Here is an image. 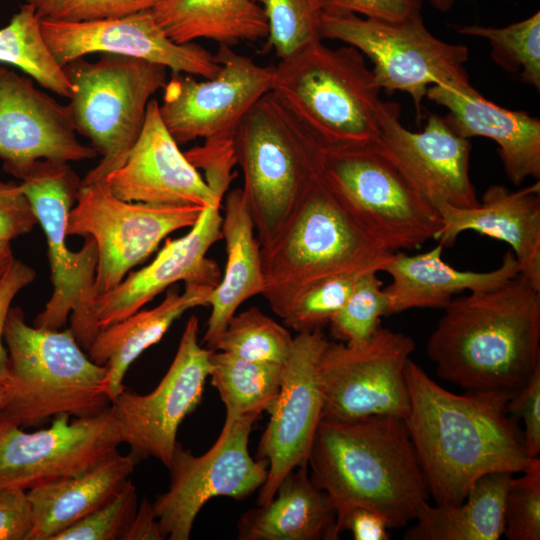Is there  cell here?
Returning <instances> with one entry per match:
<instances>
[{"mask_svg": "<svg viewBox=\"0 0 540 540\" xmlns=\"http://www.w3.org/2000/svg\"><path fill=\"white\" fill-rule=\"evenodd\" d=\"M394 253L360 225L316 173L278 235L261 248L262 296L283 319L317 282L383 271Z\"/></svg>", "mask_w": 540, "mask_h": 540, "instance_id": "277c9868", "label": "cell"}, {"mask_svg": "<svg viewBox=\"0 0 540 540\" xmlns=\"http://www.w3.org/2000/svg\"><path fill=\"white\" fill-rule=\"evenodd\" d=\"M33 509L27 490L0 489V540H28Z\"/></svg>", "mask_w": 540, "mask_h": 540, "instance_id": "f6af8a7d", "label": "cell"}, {"mask_svg": "<svg viewBox=\"0 0 540 540\" xmlns=\"http://www.w3.org/2000/svg\"><path fill=\"white\" fill-rule=\"evenodd\" d=\"M442 228L436 241L451 247L466 231L505 242L510 246L519 274L540 290V183L518 190L492 185L476 206L459 208L447 204L436 208Z\"/></svg>", "mask_w": 540, "mask_h": 540, "instance_id": "cb8c5ba5", "label": "cell"}, {"mask_svg": "<svg viewBox=\"0 0 540 540\" xmlns=\"http://www.w3.org/2000/svg\"><path fill=\"white\" fill-rule=\"evenodd\" d=\"M198 334L199 321L192 315L175 357L157 387L144 395L124 389L111 401L122 440L139 461L153 457L168 468L178 428L201 402L212 369L213 350L199 343Z\"/></svg>", "mask_w": 540, "mask_h": 540, "instance_id": "2e32d148", "label": "cell"}, {"mask_svg": "<svg viewBox=\"0 0 540 540\" xmlns=\"http://www.w3.org/2000/svg\"><path fill=\"white\" fill-rule=\"evenodd\" d=\"M103 181L124 201L156 206L207 207L223 201L206 183L198 169L179 149L151 99L142 131L125 162Z\"/></svg>", "mask_w": 540, "mask_h": 540, "instance_id": "7402d4cb", "label": "cell"}, {"mask_svg": "<svg viewBox=\"0 0 540 540\" xmlns=\"http://www.w3.org/2000/svg\"><path fill=\"white\" fill-rule=\"evenodd\" d=\"M443 246L421 254L397 251L383 271L391 282L383 291L388 301V315L414 308L444 309L455 295L477 292L502 285L519 274L517 261L506 251L501 264L490 271L456 269L442 259Z\"/></svg>", "mask_w": 540, "mask_h": 540, "instance_id": "484cf974", "label": "cell"}, {"mask_svg": "<svg viewBox=\"0 0 540 540\" xmlns=\"http://www.w3.org/2000/svg\"><path fill=\"white\" fill-rule=\"evenodd\" d=\"M454 29L462 35L488 40L494 63L508 72H520L522 82L540 90L539 11L504 27L456 25Z\"/></svg>", "mask_w": 540, "mask_h": 540, "instance_id": "d590c367", "label": "cell"}, {"mask_svg": "<svg viewBox=\"0 0 540 540\" xmlns=\"http://www.w3.org/2000/svg\"><path fill=\"white\" fill-rule=\"evenodd\" d=\"M215 286L187 283L183 293L169 287L160 304L139 310L127 318L99 330L90 348L89 358L107 369L106 389L112 401L125 388L123 380L129 366L150 346L156 344L171 325L187 310L209 306Z\"/></svg>", "mask_w": 540, "mask_h": 540, "instance_id": "83f0119b", "label": "cell"}, {"mask_svg": "<svg viewBox=\"0 0 540 540\" xmlns=\"http://www.w3.org/2000/svg\"><path fill=\"white\" fill-rule=\"evenodd\" d=\"M242 193L260 247L278 235L317 173L320 145L291 112L268 92L234 129Z\"/></svg>", "mask_w": 540, "mask_h": 540, "instance_id": "52a82bcc", "label": "cell"}, {"mask_svg": "<svg viewBox=\"0 0 540 540\" xmlns=\"http://www.w3.org/2000/svg\"><path fill=\"white\" fill-rule=\"evenodd\" d=\"M337 512L329 495L311 480L307 466L290 471L265 505L245 511L240 540H336Z\"/></svg>", "mask_w": 540, "mask_h": 540, "instance_id": "4316f807", "label": "cell"}, {"mask_svg": "<svg viewBox=\"0 0 540 540\" xmlns=\"http://www.w3.org/2000/svg\"><path fill=\"white\" fill-rule=\"evenodd\" d=\"M380 133L373 143L413 187L435 208L447 204L467 208L479 200L469 175L470 139L459 135L445 117L429 114L422 131L400 121V106L381 102Z\"/></svg>", "mask_w": 540, "mask_h": 540, "instance_id": "d6986e66", "label": "cell"}, {"mask_svg": "<svg viewBox=\"0 0 540 540\" xmlns=\"http://www.w3.org/2000/svg\"><path fill=\"white\" fill-rule=\"evenodd\" d=\"M3 337L11 379L0 420L37 427L60 414L87 417L110 406L107 369L82 351L71 328L30 326L23 310L11 307Z\"/></svg>", "mask_w": 540, "mask_h": 540, "instance_id": "5b68a950", "label": "cell"}, {"mask_svg": "<svg viewBox=\"0 0 540 540\" xmlns=\"http://www.w3.org/2000/svg\"><path fill=\"white\" fill-rule=\"evenodd\" d=\"M509 540L540 539V458L531 460L505 494L504 533Z\"/></svg>", "mask_w": 540, "mask_h": 540, "instance_id": "ab89813d", "label": "cell"}, {"mask_svg": "<svg viewBox=\"0 0 540 540\" xmlns=\"http://www.w3.org/2000/svg\"><path fill=\"white\" fill-rule=\"evenodd\" d=\"M203 207L156 206L124 201L106 183L80 184L67 235L90 236L98 251L95 295L118 286L171 233L193 226Z\"/></svg>", "mask_w": 540, "mask_h": 540, "instance_id": "7c38bea8", "label": "cell"}, {"mask_svg": "<svg viewBox=\"0 0 540 540\" xmlns=\"http://www.w3.org/2000/svg\"><path fill=\"white\" fill-rule=\"evenodd\" d=\"M223 199L221 231L226 263L209 297L211 312L202 338L210 350L238 308L249 298L262 295L265 289L261 247L242 189L227 191Z\"/></svg>", "mask_w": 540, "mask_h": 540, "instance_id": "f1b7e54d", "label": "cell"}, {"mask_svg": "<svg viewBox=\"0 0 540 540\" xmlns=\"http://www.w3.org/2000/svg\"><path fill=\"white\" fill-rule=\"evenodd\" d=\"M36 278V271L21 260L15 259L0 281V384H10L8 351L4 348V326L15 296Z\"/></svg>", "mask_w": 540, "mask_h": 540, "instance_id": "7dc6e473", "label": "cell"}, {"mask_svg": "<svg viewBox=\"0 0 540 540\" xmlns=\"http://www.w3.org/2000/svg\"><path fill=\"white\" fill-rule=\"evenodd\" d=\"M323 39L352 46L373 63L377 85L403 91L413 100L418 123L422 100L433 85L467 84L468 48L434 36L421 15L403 21L361 18L351 12L325 11Z\"/></svg>", "mask_w": 540, "mask_h": 540, "instance_id": "8fae6325", "label": "cell"}, {"mask_svg": "<svg viewBox=\"0 0 540 540\" xmlns=\"http://www.w3.org/2000/svg\"><path fill=\"white\" fill-rule=\"evenodd\" d=\"M220 71L206 80L172 73L159 104L167 130L180 144L234 130L248 110L271 91L274 66H261L219 45Z\"/></svg>", "mask_w": 540, "mask_h": 540, "instance_id": "e0dca14e", "label": "cell"}, {"mask_svg": "<svg viewBox=\"0 0 540 540\" xmlns=\"http://www.w3.org/2000/svg\"><path fill=\"white\" fill-rule=\"evenodd\" d=\"M165 539L155 516L152 503L143 499L129 524L122 540H163Z\"/></svg>", "mask_w": 540, "mask_h": 540, "instance_id": "681fc988", "label": "cell"}, {"mask_svg": "<svg viewBox=\"0 0 540 540\" xmlns=\"http://www.w3.org/2000/svg\"><path fill=\"white\" fill-rule=\"evenodd\" d=\"M381 88L364 55L321 42L280 59L271 91L321 147L373 144Z\"/></svg>", "mask_w": 540, "mask_h": 540, "instance_id": "8992f818", "label": "cell"}, {"mask_svg": "<svg viewBox=\"0 0 540 540\" xmlns=\"http://www.w3.org/2000/svg\"><path fill=\"white\" fill-rule=\"evenodd\" d=\"M36 224V216L20 184L0 179V241L25 235Z\"/></svg>", "mask_w": 540, "mask_h": 540, "instance_id": "ee69618b", "label": "cell"}, {"mask_svg": "<svg viewBox=\"0 0 540 540\" xmlns=\"http://www.w3.org/2000/svg\"><path fill=\"white\" fill-rule=\"evenodd\" d=\"M43 38L64 67L88 54L107 53L143 59L170 69L211 78L220 71L215 55L194 42L170 39L152 10L96 21L69 22L40 18Z\"/></svg>", "mask_w": 540, "mask_h": 540, "instance_id": "ffe728a7", "label": "cell"}, {"mask_svg": "<svg viewBox=\"0 0 540 540\" xmlns=\"http://www.w3.org/2000/svg\"><path fill=\"white\" fill-rule=\"evenodd\" d=\"M414 349L410 336L382 326L360 344L328 341L319 361L322 418L404 419L409 411L405 368Z\"/></svg>", "mask_w": 540, "mask_h": 540, "instance_id": "5bb4252c", "label": "cell"}, {"mask_svg": "<svg viewBox=\"0 0 540 540\" xmlns=\"http://www.w3.org/2000/svg\"><path fill=\"white\" fill-rule=\"evenodd\" d=\"M152 11L167 36L179 44L209 39L232 46L268 35L264 11L253 0H163Z\"/></svg>", "mask_w": 540, "mask_h": 540, "instance_id": "1f68e13d", "label": "cell"}, {"mask_svg": "<svg viewBox=\"0 0 540 540\" xmlns=\"http://www.w3.org/2000/svg\"><path fill=\"white\" fill-rule=\"evenodd\" d=\"M211 363V384L225 405L226 418L268 413L280 391L283 365L221 351L212 352Z\"/></svg>", "mask_w": 540, "mask_h": 540, "instance_id": "d6a6232c", "label": "cell"}, {"mask_svg": "<svg viewBox=\"0 0 540 540\" xmlns=\"http://www.w3.org/2000/svg\"><path fill=\"white\" fill-rule=\"evenodd\" d=\"M76 133L67 105L36 88L31 77L0 64V159L6 173L18 179L40 159L96 157Z\"/></svg>", "mask_w": 540, "mask_h": 540, "instance_id": "44dd1931", "label": "cell"}, {"mask_svg": "<svg viewBox=\"0 0 540 540\" xmlns=\"http://www.w3.org/2000/svg\"><path fill=\"white\" fill-rule=\"evenodd\" d=\"M139 460L118 451L90 469L27 490L33 509L28 540H52L80 519L114 499Z\"/></svg>", "mask_w": 540, "mask_h": 540, "instance_id": "f546056e", "label": "cell"}, {"mask_svg": "<svg viewBox=\"0 0 540 540\" xmlns=\"http://www.w3.org/2000/svg\"><path fill=\"white\" fill-rule=\"evenodd\" d=\"M513 474L497 471L480 477L464 501L455 505L425 502L404 540H498L504 533L505 494Z\"/></svg>", "mask_w": 540, "mask_h": 540, "instance_id": "4dcf8cb0", "label": "cell"}, {"mask_svg": "<svg viewBox=\"0 0 540 540\" xmlns=\"http://www.w3.org/2000/svg\"><path fill=\"white\" fill-rule=\"evenodd\" d=\"M388 525L377 512L358 507L351 510L339 522L337 532L349 530L355 540H389Z\"/></svg>", "mask_w": 540, "mask_h": 540, "instance_id": "c3c4849f", "label": "cell"}, {"mask_svg": "<svg viewBox=\"0 0 540 540\" xmlns=\"http://www.w3.org/2000/svg\"><path fill=\"white\" fill-rule=\"evenodd\" d=\"M8 1H10V0H8Z\"/></svg>", "mask_w": 540, "mask_h": 540, "instance_id": "db71d44e", "label": "cell"}, {"mask_svg": "<svg viewBox=\"0 0 540 540\" xmlns=\"http://www.w3.org/2000/svg\"><path fill=\"white\" fill-rule=\"evenodd\" d=\"M326 11L351 12L365 18L403 21L421 15L422 0H325Z\"/></svg>", "mask_w": 540, "mask_h": 540, "instance_id": "bcb514c9", "label": "cell"}, {"mask_svg": "<svg viewBox=\"0 0 540 540\" xmlns=\"http://www.w3.org/2000/svg\"><path fill=\"white\" fill-rule=\"evenodd\" d=\"M388 315V301L377 271L362 274L349 297L329 322L333 338L356 345L367 341Z\"/></svg>", "mask_w": 540, "mask_h": 540, "instance_id": "74e56055", "label": "cell"}, {"mask_svg": "<svg viewBox=\"0 0 540 540\" xmlns=\"http://www.w3.org/2000/svg\"><path fill=\"white\" fill-rule=\"evenodd\" d=\"M121 443L110 406L73 420L57 415L49 428L34 432L0 420V489L29 490L78 475L117 452Z\"/></svg>", "mask_w": 540, "mask_h": 540, "instance_id": "9a60e30c", "label": "cell"}, {"mask_svg": "<svg viewBox=\"0 0 540 540\" xmlns=\"http://www.w3.org/2000/svg\"><path fill=\"white\" fill-rule=\"evenodd\" d=\"M307 467L333 501L337 526L362 507L380 514L389 529L402 528L430 496L404 419L395 416L322 418Z\"/></svg>", "mask_w": 540, "mask_h": 540, "instance_id": "3957f363", "label": "cell"}, {"mask_svg": "<svg viewBox=\"0 0 540 540\" xmlns=\"http://www.w3.org/2000/svg\"><path fill=\"white\" fill-rule=\"evenodd\" d=\"M63 68L75 87L67 105L73 126L102 156L81 184L102 181L125 162L142 131L151 96L168 81L167 68L107 53L92 62L75 59Z\"/></svg>", "mask_w": 540, "mask_h": 540, "instance_id": "ba28073f", "label": "cell"}, {"mask_svg": "<svg viewBox=\"0 0 540 540\" xmlns=\"http://www.w3.org/2000/svg\"><path fill=\"white\" fill-rule=\"evenodd\" d=\"M68 163L40 159L18 178L46 237L53 285L51 297L33 325L59 330L70 316L77 342L88 351L100 330L93 311L98 251L90 236H84L78 251L67 247L68 216L81 184Z\"/></svg>", "mask_w": 540, "mask_h": 540, "instance_id": "9c48e42d", "label": "cell"}, {"mask_svg": "<svg viewBox=\"0 0 540 540\" xmlns=\"http://www.w3.org/2000/svg\"><path fill=\"white\" fill-rule=\"evenodd\" d=\"M317 173L360 225L392 252L436 240L438 210L373 144L319 147Z\"/></svg>", "mask_w": 540, "mask_h": 540, "instance_id": "30bf717a", "label": "cell"}, {"mask_svg": "<svg viewBox=\"0 0 540 540\" xmlns=\"http://www.w3.org/2000/svg\"><path fill=\"white\" fill-rule=\"evenodd\" d=\"M328 343L322 330L297 333L283 364L278 397L268 411L270 420L260 438L258 459L268 474L259 489L258 505L267 504L282 479L307 466L310 448L322 419L324 394L319 373L321 354Z\"/></svg>", "mask_w": 540, "mask_h": 540, "instance_id": "ac0fdd59", "label": "cell"}, {"mask_svg": "<svg viewBox=\"0 0 540 540\" xmlns=\"http://www.w3.org/2000/svg\"><path fill=\"white\" fill-rule=\"evenodd\" d=\"M426 350L438 376L466 392L513 395L540 367V290L518 274L454 297Z\"/></svg>", "mask_w": 540, "mask_h": 540, "instance_id": "7a4b0ae2", "label": "cell"}, {"mask_svg": "<svg viewBox=\"0 0 540 540\" xmlns=\"http://www.w3.org/2000/svg\"><path fill=\"white\" fill-rule=\"evenodd\" d=\"M426 97L445 107L449 125L464 138L482 136L498 145L504 171L515 185L540 178V120L484 98L470 83L440 84Z\"/></svg>", "mask_w": 540, "mask_h": 540, "instance_id": "d4e9b609", "label": "cell"}, {"mask_svg": "<svg viewBox=\"0 0 540 540\" xmlns=\"http://www.w3.org/2000/svg\"><path fill=\"white\" fill-rule=\"evenodd\" d=\"M10 242L0 241V281L15 260Z\"/></svg>", "mask_w": 540, "mask_h": 540, "instance_id": "f907efd6", "label": "cell"}, {"mask_svg": "<svg viewBox=\"0 0 540 540\" xmlns=\"http://www.w3.org/2000/svg\"><path fill=\"white\" fill-rule=\"evenodd\" d=\"M10 396L9 385L0 384V410L7 404Z\"/></svg>", "mask_w": 540, "mask_h": 540, "instance_id": "f5cc1de1", "label": "cell"}, {"mask_svg": "<svg viewBox=\"0 0 540 540\" xmlns=\"http://www.w3.org/2000/svg\"><path fill=\"white\" fill-rule=\"evenodd\" d=\"M222 201L204 207L190 231L177 239H166L152 262L129 272L112 290L97 295L93 311L100 329L119 322L142 309L178 281L217 286L221 272L206 256L222 239Z\"/></svg>", "mask_w": 540, "mask_h": 540, "instance_id": "603a6c76", "label": "cell"}, {"mask_svg": "<svg viewBox=\"0 0 540 540\" xmlns=\"http://www.w3.org/2000/svg\"><path fill=\"white\" fill-rule=\"evenodd\" d=\"M137 507V490L129 479L114 499L58 533L52 540H122Z\"/></svg>", "mask_w": 540, "mask_h": 540, "instance_id": "60d3db41", "label": "cell"}, {"mask_svg": "<svg viewBox=\"0 0 540 540\" xmlns=\"http://www.w3.org/2000/svg\"><path fill=\"white\" fill-rule=\"evenodd\" d=\"M293 338L287 327L252 306L230 319L212 350L250 361L283 365L291 352Z\"/></svg>", "mask_w": 540, "mask_h": 540, "instance_id": "e575fe53", "label": "cell"}, {"mask_svg": "<svg viewBox=\"0 0 540 540\" xmlns=\"http://www.w3.org/2000/svg\"><path fill=\"white\" fill-rule=\"evenodd\" d=\"M511 417L521 418L524 424L523 436L531 458L540 453V367L529 381L514 393L507 404Z\"/></svg>", "mask_w": 540, "mask_h": 540, "instance_id": "7bdbcfd3", "label": "cell"}, {"mask_svg": "<svg viewBox=\"0 0 540 540\" xmlns=\"http://www.w3.org/2000/svg\"><path fill=\"white\" fill-rule=\"evenodd\" d=\"M163 0H26L39 18L82 22L112 19L152 10Z\"/></svg>", "mask_w": 540, "mask_h": 540, "instance_id": "b9f144b4", "label": "cell"}, {"mask_svg": "<svg viewBox=\"0 0 540 540\" xmlns=\"http://www.w3.org/2000/svg\"><path fill=\"white\" fill-rule=\"evenodd\" d=\"M268 24L267 46L279 59L323 40L325 0H253Z\"/></svg>", "mask_w": 540, "mask_h": 540, "instance_id": "8d00e7d4", "label": "cell"}, {"mask_svg": "<svg viewBox=\"0 0 540 540\" xmlns=\"http://www.w3.org/2000/svg\"><path fill=\"white\" fill-rule=\"evenodd\" d=\"M405 378L409 411L404 422L437 505L461 503L485 474H514L529 465L533 458L523 431L507 409L512 395L453 393L411 359Z\"/></svg>", "mask_w": 540, "mask_h": 540, "instance_id": "6da1fadb", "label": "cell"}, {"mask_svg": "<svg viewBox=\"0 0 540 540\" xmlns=\"http://www.w3.org/2000/svg\"><path fill=\"white\" fill-rule=\"evenodd\" d=\"M0 62L22 70L42 87L70 98L75 87L47 46L35 8L21 5L0 29Z\"/></svg>", "mask_w": 540, "mask_h": 540, "instance_id": "836d02e7", "label": "cell"}, {"mask_svg": "<svg viewBox=\"0 0 540 540\" xmlns=\"http://www.w3.org/2000/svg\"><path fill=\"white\" fill-rule=\"evenodd\" d=\"M458 0H429L438 11L447 12Z\"/></svg>", "mask_w": 540, "mask_h": 540, "instance_id": "816d5d0a", "label": "cell"}, {"mask_svg": "<svg viewBox=\"0 0 540 540\" xmlns=\"http://www.w3.org/2000/svg\"><path fill=\"white\" fill-rule=\"evenodd\" d=\"M256 415L225 418L212 447L195 456L177 442L168 466V490L152 503L165 539L188 540L196 516L212 498L242 500L265 483L267 462L249 453V436Z\"/></svg>", "mask_w": 540, "mask_h": 540, "instance_id": "4fadbf2b", "label": "cell"}, {"mask_svg": "<svg viewBox=\"0 0 540 540\" xmlns=\"http://www.w3.org/2000/svg\"><path fill=\"white\" fill-rule=\"evenodd\" d=\"M361 275H336L312 285L282 319L284 326L296 333L322 330L343 306Z\"/></svg>", "mask_w": 540, "mask_h": 540, "instance_id": "f35d334b", "label": "cell"}]
</instances>
